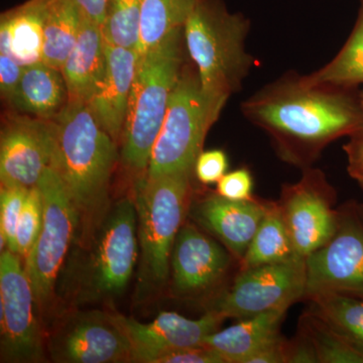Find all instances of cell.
Returning <instances> with one entry per match:
<instances>
[{"mask_svg": "<svg viewBox=\"0 0 363 363\" xmlns=\"http://www.w3.org/2000/svg\"><path fill=\"white\" fill-rule=\"evenodd\" d=\"M233 255L218 241L185 222L171 255L174 290L182 296L206 292L225 276Z\"/></svg>", "mask_w": 363, "mask_h": 363, "instance_id": "obj_15", "label": "cell"}, {"mask_svg": "<svg viewBox=\"0 0 363 363\" xmlns=\"http://www.w3.org/2000/svg\"><path fill=\"white\" fill-rule=\"evenodd\" d=\"M143 0H109L102 32L108 44L138 51Z\"/></svg>", "mask_w": 363, "mask_h": 363, "instance_id": "obj_29", "label": "cell"}, {"mask_svg": "<svg viewBox=\"0 0 363 363\" xmlns=\"http://www.w3.org/2000/svg\"><path fill=\"white\" fill-rule=\"evenodd\" d=\"M23 72V67L16 60L0 52V92L9 104L20 83Z\"/></svg>", "mask_w": 363, "mask_h": 363, "instance_id": "obj_35", "label": "cell"}, {"mask_svg": "<svg viewBox=\"0 0 363 363\" xmlns=\"http://www.w3.org/2000/svg\"><path fill=\"white\" fill-rule=\"evenodd\" d=\"M305 298L315 314L363 353V298L336 293H315Z\"/></svg>", "mask_w": 363, "mask_h": 363, "instance_id": "obj_27", "label": "cell"}, {"mask_svg": "<svg viewBox=\"0 0 363 363\" xmlns=\"http://www.w3.org/2000/svg\"><path fill=\"white\" fill-rule=\"evenodd\" d=\"M86 18L104 26L109 0H73Z\"/></svg>", "mask_w": 363, "mask_h": 363, "instance_id": "obj_39", "label": "cell"}, {"mask_svg": "<svg viewBox=\"0 0 363 363\" xmlns=\"http://www.w3.org/2000/svg\"><path fill=\"white\" fill-rule=\"evenodd\" d=\"M44 206H43L42 193L35 186L28 189L16 235V250L14 253L20 257H26L39 238L43 226Z\"/></svg>", "mask_w": 363, "mask_h": 363, "instance_id": "obj_30", "label": "cell"}, {"mask_svg": "<svg viewBox=\"0 0 363 363\" xmlns=\"http://www.w3.org/2000/svg\"><path fill=\"white\" fill-rule=\"evenodd\" d=\"M192 173L145 174L136 183L133 201L142 247L140 281L159 286L168 281L174 242L192 204Z\"/></svg>", "mask_w": 363, "mask_h": 363, "instance_id": "obj_6", "label": "cell"}, {"mask_svg": "<svg viewBox=\"0 0 363 363\" xmlns=\"http://www.w3.org/2000/svg\"><path fill=\"white\" fill-rule=\"evenodd\" d=\"M152 363H225L218 353L205 345L188 346L157 355Z\"/></svg>", "mask_w": 363, "mask_h": 363, "instance_id": "obj_34", "label": "cell"}, {"mask_svg": "<svg viewBox=\"0 0 363 363\" xmlns=\"http://www.w3.org/2000/svg\"><path fill=\"white\" fill-rule=\"evenodd\" d=\"M82 20L73 0H51L45 21L44 63L61 70L78 39Z\"/></svg>", "mask_w": 363, "mask_h": 363, "instance_id": "obj_25", "label": "cell"}, {"mask_svg": "<svg viewBox=\"0 0 363 363\" xmlns=\"http://www.w3.org/2000/svg\"><path fill=\"white\" fill-rule=\"evenodd\" d=\"M298 257H301L294 248L278 203L271 201L245 257L240 262V272L290 262Z\"/></svg>", "mask_w": 363, "mask_h": 363, "instance_id": "obj_23", "label": "cell"}, {"mask_svg": "<svg viewBox=\"0 0 363 363\" xmlns=\"http://www.w3.org/2000/svg\"><path fill=\"white\" fill-rule=\"evenodd\" d=\"M54 167L51 119L11 117L0 138L1 187L30 189Z\"/></svg>", "mask_w": 363, "mask_h": 363, "instance_id": "obj_14", "label": "cell"}, {"mask_svg": "<svg viewBox=\"0 0 363 363\" xmlns=\"http://www.w3.org/2000/svg\"><path fill=\"white\" fill-rule=\"evenodd\" d=\"M51 0H28L1 14L0 52L23 67L43 60L45 16Z\"/></svg>", "mask_w": 363, "mask_h": 363, "instance_id": "obj_20", "label": "cell"}, {"mask_svg": "<svg viewBox=\"0 0 363 363\" xmlns=\"http://www.w3.org/2000/svg\"><path fill=\"white\" fill-rule=\"evenodd\" d=\"M245 363H288V341L281 336L252 354Z\"/></svg>", "mask_w": 363, "mask_h": 363, "instance_id": "obj_37", "label": "cell"}, {"mask_svg": "<svg viewBox=\"0 0 363 363\" xmlns=\"http://www.w3.org/2000/svg\"><path fill=\"white\" fill-rule=\"evenodd\" d=\"M51 352L58 362H133V344L124 316L99 310L69 317L52 339Z\"/></svg>", "mask_w": 363, "mask_h": 363, "instance_id": "obj_13", "label": "cell"}, {"mask_svg": "<svg viewBox=\"0 0 363 363\" xmlns=\"http://www.w3.org/2000/svg\"><path fill=\"white\" fill-rule=\"evenodd\" d=\"M269 203L255 197L245 201H233L215 193L192 203L189 214L198 225L218 238L234 259L240 262Z\"/></svg>", "mask_w": 363, "mask_h": 363, "instance_id": "obj_16", "label": "cell"}, {"mask_svg": "<svg viewBox=\"0 0 363 363\" xmlns=\"http://www.w3.org/2000/svg\"><path fill=\"white\" fill-rule=\"evenodd\" d=\"M201 0H143L138 54L161 44L169 33L184 28Z\"/></svg>", "mask_w": 363, "mask_h": 363, "instance_id": "obj_26", "label": "cell"}, {"mask_svg": "<svg viewBox=\"0 0 363 363\" xmlns=\"http://www.w3.org/2000/svg\"><path fill=\"white\" fill-rule=\"evenodd\" d=\"M51 123L54 168L77 209L81 238L88 240L108 213L109 183L118 143L100 126L85 102L69 101Z\"/></svg>", "mask_w": 363, "mask_h": 363, "instance_id": "obj_2", "label": "cell"}, {"mask_svg": "<svg viewBox=\"0 0 363 363\" xmlns=\"http://www.w3.org/2000/svg\"><path fill=\"white\" fill-rule=\"evenodd\" d=\"M248 121L266 131L284 162L309 168L325 147L363 126L357 89L310 84L289 73L241 104Z\"/></svg>", "mask_w": 363, "mask_h": 363, "instance_id": "obj_1", "label": "cell"}, {"mask_svg": "<svg viewBox=\"0 0 363 363\" xmlns=\"http://www.w3.org/2000/svg\"><path fill=\"white\" fill-rule=\"evenodd\" d=\"M343 150L348 160L347 168L363 169V126L348 136Z\"/></svg>", "mask_w": 363, "mask_h": 363, "instance_id": "obj_38", "label": "cell"}, {"mask_svg": "<svg viewBox=\"0 0 363 363\" xmlns=\"http://www.w3.org/2000/svg\"><path fill=\"white\" fill-rule=\"evenodd\" d=\"M138 223L135 201L128 198L108 211L82 271L83 298L116 297L125 290L138 259Z\"/></svg>", "mask_w": 363, "mask_h": 363, "instance_id": "obj_7", "label": "cell"}, {"mask_svg": "<svg viewBox=\"0 0 363 363\" xmlns=\"http://www.w3.org/2000/svg\"><path fill=\"white\" fill-rule=\"evenodd\" d=\"M105 48L106 71L87 105L100 126L118 143L123 138L138 52L108 44L106 40Z\"/></svg>", "mask_w": 363, "mask_h": 363, "instance_id": "obj_18", "label": "cell"}, {"mask_svg": "<svg viewBox=\"0 0 363 363\" xmlns=\"http://www.w3.org/2000/svg\"><path fill=\"white\" fill-rule=\"evenodd\" d=\"M316 363V352L311 341L302 329L298 328L297 337L288 341V363Z\"/></svg>", "mask_w": 363, "mask_h": 363, "instance_id": "obj_36", "label": "cell"}, {"mask_svg": "<svg viewBox=\"0 0 363 363\" xmlns=\"http://www.w3.org/2000/svg\"><path fill=\"white\" fill-rule=\"evenodd\" d=\"M250 21L223 0H201L184 26L189 58L203 90L228 100L240 90L255 59L245 50Z\"/></svg>", "mask_w": 363, "mask_h": 363, "instance_id": "obj_4", "label": "cell"}, {"mask_svg": "<svg viewBox=\"0 0 363 363\" xmlns=\"http://www.w3.org/2000/svg\"><path fill=\"white\" fill-rule=\"evenodd\" d=\"M28 189L1 187L0 191V240L2 252L16 250V235Z\"/></svg>", "mask_w": 363, "mask_h": 363, "instance_id": "obj_31", "label": "cell"}, {"mask_svg": "<svg viewBox=\"0 0 363 363\" xmlns=\"http://www.w3.org/2000/svg\"><path fill=\"white\" fill-rule=\"evenodd\" d=\"M224 320L213 310L197 320L175 312H162L150 323L124 317L133 344V362L152 363L155 357L167 351L202 345L207 336L219 330Z\"/></svg>", "mask_w": 363, "mask_h": 363, "instance_id": "obj_17", "label": "cell"}, {"mask_svg": "<svg viewBox=\"0 0 363 363\" xmlns=\"http://www.w3.org/2000/svg\"><path fill=\"white\" fill-rule=\"evenodd\" d=\"M359 98H360V101H362V104L363 106V90L359 91Z\"/></svg>", "mask_w": 363, "mask_h": 363, "instance_id": "obj_42", "label": "cell"}, {"mask_svg": "<svg viewBox=\"0 0 363 363\" xmlns=\"http://www.w3.org/2000/svg\"><path fill=\"white\" fill-rule=\"evenodd\" d=\"M253 179L247 169L226 173L217 183L216 193L233 201L252 199Z\"/></svg>", "mask_w": 363, "mask_h": 363, "instance_id": "obj_32", "label": "cell"}, {"mask_svg": "<svg viewBox=\"0 0 363 363\" xmlns=\"http://www.w3.org/2000/svg\"><path fill=\"white\" fill-rule=\"evenodd\" d=\"M33 285L20 255L4 250L0 255V331L2 362H40L44 345L35 313Z\"/></svg>", "mask_w": 363, "mask_h": 363, "instance_id": "obj_10", "label": "cell"}, {"mask_svg": "<svg viewBox=\"0 0 363 363\" xmlns=\"http://www.w3.org/2000/svg\"><path fill=\"white\" fill-rule=\"evenodd\" d=\"M186 55L183 28L150 51L138 54L121 138V159L133 172H147L172 91L187 63Z\"/></svg>", "mask_w": 363, "mask_h": 363, "instance_id": "obj_3", "label": "cell"}, {"mask_svg": "<svg viewBox=\"0 0 363 363\" xmlns=\"http://www.w3.org/2000/svg\"><path fill=\"white\" fill-rule=\"evenodd\" d=\"M288 310L262 313L210 334L203 345L220 355L225 363H245L267 344L281 337L279 329Z\"/></svg>", "mask_w": 363, "mask_h": 363, "instance_id": "obj_22", "label": "cell"}, {"mask_svg": "<svg viewBox=\"0 0 363 363\" xmlns=\"http://www.w3.org/2000/svg\"><path fill=\"white\" fill-rule=\"evenodd\" d=\"M44 217L39 238L26 255L25 269L37 303L45 307L52 298L60 269L79 228V215L65 184L54 167L43 177Z\"/></svg>", "mask_w": 363, "mask_h": 363, "instance_id": "obj_8", "label": "cell"}, {"mask_svg": "<svg viewBox=\"0 0 363 363\" xmlns=\"http://www.w3.org/2000/svg\"><path fill=\"white\" fill-rule=\"evenodd\" d=\"M348 174L353 180L359 184L360 187L363 189V169H351L347 168Z\"/></svg>", "mask_w": 363, "mask_h": 363, "instance_id": "obj_40", "label": "cell"}, {"mask_svg": "<svg viewBox=\"0 0 363 363\" xmlns=\"http://www.w3.org/2000/svg\"><path fill=\"white\" fill-rule=\"evenodd\" d=\"M226 102L224 98L203 90L195 66L186 63L172 91L168 111L145 174L159 177L194 172L205 138Z\"/></svg>", "mask_w": 363, "mask_h": 363, "instance_id": "obj_5", "label": "cell"}, {"mask_svg": "<svg viewBox=\"0 0 363 363\" xmlns=\"http://www.w3.org/2000/svg\"><path fill=\"white\" fill-rule=\"evenodd\" d=\"M106 65L102 26L83 16L76 44L61 67L69 101L87 104L104 79Z\"/></svg>", "mask_w": 363, "mask_h": 363, "instance_id": "obj_19", "label": "cell"}, {"mask_svg": "<svg viewBox=\"0 0 363 363\" xmlns=\"http://www.w3.org/2000/svg\"><path fill=\"white\" fill-rule=\"evenodd\" d=\"M228 168V159L221 150L202 152L196 160L194 173L196 178L204 185L218 183L225 175Z\"/></svg>", "mask_w": 363, "mask_h": 363, "instance_id": "obj_33", "label": "cell"}, {"mask_svg": "<svg viewBox=\"0 0 363 363\" xmlns=\"http://www.w3.org/2000/svg\"><path fill=\"white\" fill-rule=\"evenodd\" d=\"M336 192L321 169H303L302 178L286 184L277 201L296 252L309 257L324 247L338 228Z\"/></svg>", "mask_w": 363, "mask_h": 363, "instance_id": "obj_11", "label": "cell"}, {"mask_svg": "<svg viewBox=\"0 0 363 363\" xmlns=\"http://www.w3.org/2000/svg\"><path fill=\"white\" fill-rule=\"evenodd\" d=\"M358 211H359L360 215L363 218V204H357Z\"/></svg>", "mask_w": 363, "mask_h": 363, "instance_id": "obj_41", "label": "cell"}, {"mask_svg": "<svg viewBox=\"0 0 363 363\" xmlns=\"http://www.w3.org/2000/svg\"><path fill=\"white\" fill-rule=\"evenodd\" d=\"M68 102V89L62 71L40 61L23 67L9 104L21 116L52 119Z\"/></svg>", "mask_w": 363, "mask_h": 363, "instance_id": "obj_21", "label": "cell"}, {"mask_svg": "<svg viewBox=\"0 0 363 363\" xmlns=\"http://www.w3.org/2000/svg\"><path fill=\"white\" fill-rule=\"evenodd\" d=\"M303 77L310 84L347 89H357L363 84V0H359L352 32L338 54L319 70Z\"/></svg>", "mask_w": 363, "mask_h": 363, "instance_id": "obj_24", "label": "cell"}, {"mask_svg": "<svg viewBox=\"0 0 363 363\" xmlns=\"http://www.w3.org/2000/svg\"><path fill=\"white\" fill-rule=\"evenodd\" d=\"M308 295L336 293L363 298V218L357 203L339 209L336 233L306 257Z\"/></svg>", "mask_w": 363, "mask_h": 363, "instance_id": "obj_12", "label": "cell"}, {"mask_svg": "<svg viewBox=\"0 0 363 363\" xmlns=\"http://www.w3.org/2000/svg\"><path fill=\"white\" fill-rule=\"evenodd\" d=\"M306 291V259L298 257L240 272L233 286L217 298L209 310L224 319H245L262 313L289 310L295 303L304 300Z\"/></svg>", "mask_w": 363, "mask_h": 363, "instance_id": "obj_9", "label": "cell"}, {"mask_svg": "<svg viewBox=\"0 0 363 363\" xmlns=\"http://www.w3.org/2000/svg\"><path fill=\"white\" fill-rule=\"evenodd\" d=\"M300 329L311 341L318 362L363 363V353L311 309L301 318Z\"/></svg>", "mask_w": 363, "mask_h": 363, "instance_id": "obj_28", "label": "cell"}]
</instances>
